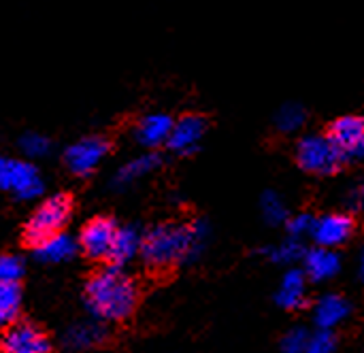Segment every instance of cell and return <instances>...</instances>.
I'll return each instance as SVG.
<instances>
[{
  "instance_id": "cell-23",
  "label": "cell",
  "mask_w": 364,
  "mask_h": 353,
  "mask_svg": "<svg viewBox=\"0 0 364 353\" xmlns=\"http://www.w3.org/2000/svg\"><path fill=\"white\" fill-rule=\"evenodd\" d=\"M305 126V109L296 102H288L279 107L275 113V128L284 134H294Z\"/></svg>"
},
{
  "instance_id": "cell-26",
  "label": "cell",
  "mask_w": 364,
  "mask_h": 353,
  "mask_svg": "<svg viewBox=\"0 0 364 353\" xmlns=\"http://www.w3.org/2000/svg\"><path fill=\"white\" fill-rule=\"evenodd\" d=\"M309 337L311 332H307L305 328H292L282 337L279 347L284 353H305L309 345Z\"/></svg>"
},
{
  "instance_id": "cell-16",
  "label": "cell",
  "mask_w": 364,
  "mask_h": 353,
  "mask_svg": "<svg viewBox=\"0 0 364 353\" xmlns=\"http://www.w3.org/2000/svg\"><path fill=\"white\" fill-rule=\"evenodd\" d=\"M277 307L286 311H296L307 305V275L301 268H290L284 273L279 288L275 292Z\"/></svg>"
},
{
  "instance_id": "cell-11",
  "label": "cell",
  "mask_w": 364,
  "mask_h": 353,
  "mask_svg": "<svg viewBox=\"0 0 364 353\" xmlns=\"http://www.w3.org/2000/svg\"><path fill=\"white\" fill-rule=\"evenodd\" d=\"M205 134H207L205 117H200V115H183V117L175 119L171 136L166 141V147L177 156H190L200 147Z\"/></svg>"
},
{
  "instance_id": "cell-31",
  "label": "cell",
  "mask_w": 364,
  "mask_h": 353,
  "mask_svg": "<svg viewBox=\"0 0 364 353\" xmlns=\"http://www.w3.org/2000/svg\"><path fill=\"white\" fill-rule=\"evenodd\" d=\"M363 353H364V352H363Z\"/></svg>"
},
{
  "instance_id": "cell-21",
  "label": "cell",
  "mask_w": 364,
  "mask_h": 353,
  "mask_svg": "<svg viewBox=\"0 0 364 353\" xmlns=\"http://www.w3.org/2000/svg\"><path fill=\"white\" fill-rule=\"evenodd\" d=\"M19 307H21V292L17 286H6L0 283V328L11 326L17 315H19Z\"/></svg>"
},
{
  "instance_id": "cell-8",
  "label": "cell",
  "mask_w": 364,
  "mask_h": 353,
  "mask_svg": "<svg viewBox=\"0 0 364 353\" xmlns=\"http://www.w3.org/2000/svg\"><path fill=\"white\" fill-rule=\"evenodd\" d=\"M115 232L117 224L111 217H94L81 228L77 247L92 260H109Z\"/></svg>"
},
{
  "instance_id": "cell-6",
  "label": "cell",
  "mask_w": 364,
  "mask_h": 353,
  "mask_svg": "<svg viewBox=\"0 0 364 353\" xmlns=\"http://www.w3.org/2000/svg\"><path fill=\"white\" fill-rule=\"evenodd\" d=\"M109 151H111L109 139H105L100 134H90V136H83L66 147L64 166L75 177H90L98 170V166L105 162Z\"/></svg>"
},
{
  "instance_id": "cell-9",
  "label": "cell",
  "mask_w": 364,
  "mask_h": 353,
  "mask_svg": "<svg viewBox=\"0 0 364 353\" xmlns=\"http://www.w3.org/2000/svg\"><path fill=\"white\" fill-rule=\"evenodd\" d=\"M328 139L339 149L341 158L358 160L364 156V117L360 115H343L335 119L328 128Z\"/></svg>"
},
{
  "instance_id": "cell-5",
  "label": "cell",
  "mask_w": 364,
  "mask_h": 353,
  "mask_svg": "<svg viewBox=\"0 0 364 353\" xmlns=\"http://www.w3.org/2000/svg\"><path fill=\"white\" fill-rule=\"evenodd\" d=\"M296 162L311 175H335L346 162L328 134H307L296 143Z\"/></svg>"
},
{
  "instance_id": "cell-28",
  "label": "cell",
  "mask_w": 364,
  "mask_h": 353,
  "mask_svg": "<svg viewBox=\"0 0 364 353\" xmlns=\"http://www.w3.org/2000/svg\"><path fill=\"white\" fill-rule=\"evenodd\" d=\"M314 222L316 217L309 215V213H299V215H292L288 217L286 226H288V234L294 237V239H303V237H309L311 234V228H314Z\"/></svg>"
},
{
  "instance_id": "cell-18",
  "label": "cell",
  "mask_w": 364,
  "mask_h": 353,
  "mask_svg": "<svg viewBox=\"0 0 364 353\" xmlns=\"http://www.w3.org/2000/svg\"><path fill=\"white\" fill-rule=\"evenodd\" d=\"M107 339V330L96 324V322H81V324H75L70 326L66 332H64V347L66 349H73V352H85V349H92V347H98L102 345Z\"/></svg>"
},
{
  "instance_id": "cell-24",
  "label": "cell",
  "mask_w": 364,
  "mask_h": 353,
  "mask_svg": "<svg viewBox=\"0 0 364 353\" xmlns=\"http://www.w3.org/2000/svg\"><path fill=\"white\" fill-rule=\"evenodd\" d=\"M19 149L26 158L30 160H38V158H45L49 156L51 151V141L41 134V132H26L21 139H19Z\"/></svg>"
},
{
  "instance_id": "cell-13",
  "label": "cell",
  "mask_w": 364,
  "mask_h": 353,
  "mask_svg": "<svg viewBox=\"0 0 364 353\" xmlns=\"http://www.w3.org/2000/svg\"><path fill=\"white\" fill-rule=\"evenodd\" d=\"M303 271H305L307 279H311L314 283L331 281L341 271V256L337 254V249H328V247H318L316 245L314 249H305Z\"/></svg>"
},
{
  "instance_id": "cell-3",
  "label": "cell",
  "mask_w": 364,
  "mask_h": 353,
  "mask_svg": "<svg viewBox=\"0 0 364 353\" xmlns=\"http://www.w3.org/2000/svg\"><path fill=\"white\" fill-rule=\"evenodd\" d=\"M73 213V198L68 194H53L45 198L30 215L23 228V239L28 245H38L41 241L64 230Z\"/></svg>"
},
{
  "instance_id": "cell-7",
  "label": "cell",
  "mask_w": 364,
  "mask_h": 353,
  "mask_svg": "<svg viewBox=\"0 0 364 353\" xmlns=\"http://www.w3.org/2000/svg\"><path fill=\"white\" fill-rule=\"evenodd\" d=\"M47 335L30 322H13L0 337V353H49Z\"/></svg>"
},
{
  "instance_id": "cell-2",
  "label": "cell",
  "mask_w": 364,
  "mask_h": 353,
  "mask_svg": "<svg viewBox=\"0 0 364 353\" xmlns=\"http://www.w3.org/2000/svg\"><path fill=\"white\" fill-rule=\"evenodd\" d=\"M83 300L98 322L117 324L134 313L139 305V288L119 266H109L90 277L83 290Z\"/></svg>"
},
{
  "instance_id": "cell-10",
  "label": "cell",
  "mask_w": 364,
  "mask_h": 353,
  "mask_svg": "<svg viewBox=\"0 0 364 353\" xmlns=\"http://www.w3.org/2000/svg\"><path fill=\"white\" fill-rule=\"evenodd\" d=\"M354 234V217L348 213H328L322 217H316L311 228V239L318 247L337 249L346 245Z\"/></svg>"
},
{
  "instance_id": "cell-20",
  "label": "cell",
  "mask_w": 364,
  "mask_h": 353,
  "mask_svg": "<svg viewBox=\"0 0 364 353\" xmlns=\"http://www.w3.org/2000/svg\"><path fill=\"white\" fill-rule=\"evenodd\" d=\"M262 254L275 264H292V262H296V260H301L305 256V247H303L301 239L290 237V239H286V241H282L277 245H271V247L262 249Z\"/></svg>"
},
{
  "instance_id": "cell-4",
  "label": "cell",
  "mask_w": 364,
  "mask_h": 353,
  "mask_svg": "<svg viewBox=\"0 0 364 353\" xmlns=\"http://www.w3.org/2000/svg\"><path fill=\"white\" fill-rule=\"evenodd\" d=\"M0 190L19 200H36L45 190V179L30 160L0 156Z\"/></svg>"
},
{
  "instance_id": "cell-27",
  "label": "cell",
  "mask_w": 364,
  "mask_h": 353,
  "mask_svg": "<svg viewBox=\"0 0 364 353\" xmlns=\"http://www.w3.org/2000/svg\"><path fill=\"white\" fill-rule=\"evenodd\" d=\"M337 347V339L333 330H318L309 337V345L305 353H333Z\"/></svg>"
},
{
  "instance_id": "cell-29",
  "label": "cell",
  "mask_w": 364,
  "mask_h": 353,
  "mask_svg": "<svg viewBox=\"0 0 364 353\" xmlns=\"http://www.w3.org/2000/svg\"><path fill=\"white\" fill-rule=\"evenodd\" d=\"M348 207L352 211H364V181L348 194Z\"/></svg>"
},
{
  "instance_id": "cell-1",
  "label": "cell",
  "mask_w": 364,
  "mask_h": 353,
  "mask_svg": "<svg viewBox=\"0 0 364 353\" xmlns=\"http://www.w3.org/2000/svg\"><path fill=\"white\" fill-rule=\"evenodd\" d=\"M209 239V226L203 219L183 224H160L143 234L141 258L149 268H171L194 262Z\"/></svg>"
},
{
  "instance_id": "cell-14",
  "label": "cell",
  "mask_w": 364,
  "mask_h": 353,
  "mask_svg": "<svg viewBox=\"0 0 364 353\" xmlns=\"http://www.w3.org/2000/svg\"><path fill=\"white\" fill-rule=\"evenodd\" d=\"M162 164V156L158 151H147V153H141L136 158H130L126 164H122L113 179H111V185L115 190H126L130 188L132 183L145 179L147 175H151L154 170H158Z\"/></svg>"
},
{
  "instance_id": "cell-25",
  "label": "cell",
  "mask_w": 364,
  "mask_h": 353,
  "mask_svg": "<svg viewBox=\"0 0 364 353\" xmlns=\"http://www.w3.org/2000/svg\"><path fill=\"white\" fill-rule=\"evenodd\" d=\"M23 277V262L17 256H0V283L17 286Z\"/></svg>"
},
{
  "instance_id": "cell-30",
  "label": "cell",
  "mask_w": 364,
  "mask_h": 353,
  "mask_svg": "<svg viewBox=\"0 0 364 353\" xmlns=\"http://www.w3.org/2000/svg\"><path fill=\"white\" fill-rule=\"evenodd\" d=\"M358 273H360V279L364 281V245L360 249V256H358Z\"/></svg>"
},
{
  "instance_id": "cell-17",
  "label": "cell",
  "mask_w": 364,
  "mask_h": 353,
  "mask_svg": "<svg viewBox=\"0 0 364 353\" xmlns=\"http://www.w3.org/2000/svg\"><path fill=\"white\" fill-rule=\"evenodd\" d=\"M141 243H143V234L134 228V226H117L111 251H109V260L113 266H124L128 262H132L136 256H141Z\"/></svg>"
},
{
  "instance_id": "cell-15",
  "label": "cell",
  "mask_w": 364,
  "mask_h": 353,
  "mask_svg": "<svg viewBox=\"0 0 364 353\" xmlns=\"http://www.w3.org/2000/svg\"><path fill=\"white\" fill-rule=\"evenodd\" d=\"M352 313V305L341 294H324L314 305V322L318 330H335Z\"/></svg>"
},
{
  "instance_id": "cell-12",
  "label": "cell",
  "mask_w": 364,
  "mask_h": 353,
  "mask_svg": "<svg viewBox=\"0 0 364 353\" xmlns=\"http://www.w3.org/2000/svg\"><path fill=\"white\" fill-rule=\"evenodd\" d=\"M173 124L175 119L168 113H147L141 119H136L132 128V136L147 151H158V147L166 145Z\"/></svg>"
},
{
  "instance_id": "cell-22",
  "label": "cell",
  "mask_w": 364,
  "mask_h": 353,
  "mask_svg": "<svg viewBox=\"0 0 364 353\" xmlns=\"http://www.w3.org/2000/svg\"><path fill=\"white\" fill-rule=\"evenodd\" d=\"M260 211H262V217H264V222L269 226H282L290 217L284 198L277 192H273V190H269V192L262 194V198H260Z\"/></svg>"
},
{
  "instance_id": "cell-19",
  "label": "cell",
  "mask_w": 364,
  "mask_h": 353,
  "mask_svg": "<svg viewBox=\"0 0 364 353\" xmlns=\"http://www.w3.org/2000/svg\"><path fill=\"white\" fill-rule=\"evenodd\" d=\"M77 251V239L64 234V232H58L45 241H41L38 245H34V254L41 262H47V264H60V262H66L75 256Z\"/></svg>"
}]
</instances>
